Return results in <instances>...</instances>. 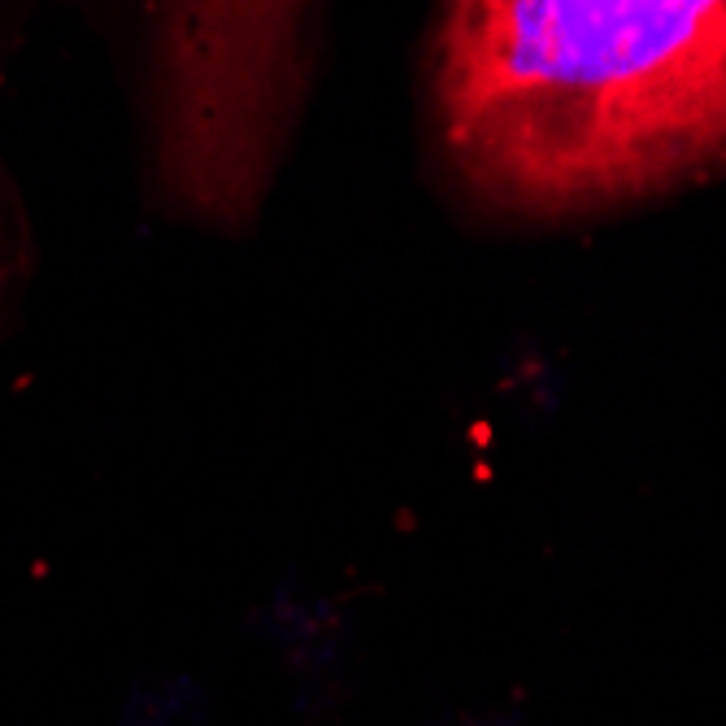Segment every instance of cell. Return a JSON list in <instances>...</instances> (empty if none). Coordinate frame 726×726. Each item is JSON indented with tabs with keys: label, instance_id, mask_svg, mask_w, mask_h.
Listing matches in <instances>:
<instances>
[{
	"label": "cell",
	"instance_id": "cell-1",
	"mask_svg": "<svg viewBox=\"0 0 726 726\" xmlns=\"http://www.w3.org/2000/svg\"><path fill=\"white\" fill-rule=\"evenodd\" d=\"M422 74L448 179L496 218L605 214L726 166V0H461Z\"/></svg>",
	"mask_w": 726,
	"mask_h": 726
},
{
	"label": "cell",
	"instance_id": "cell-2",
	"mask_svg": "<svg viewBox=\"0 0 726 726\" xmlns=\"http://www.w3.org/2000/svg\"><path fill=\"white\" fill-rule=\"evenodd\" d=\"M309 5L144 9L140 114L148 187L179 222L240 235L266 205L314 92Z\"/></svg>",
	"mask_w": 726,
	"mask_h": 726
},
{
	"label": "cell",
	"instance_id": "cell-3",
	"mask_svg": "<svg viewBox=\"0 0 726 726\" xmlns=\"http://www.w3.org/2000/svg\"><path fill=\"white\" fill-rule=\"evenodd\" d=\"M35 270V231L31 214L22 205V192L9 174V161L0 153V340H5L9 322H14L22 296H27Z\"/></svg>",
	"mask_w": 726,
	"mask_h": 726
}]
</instances>
